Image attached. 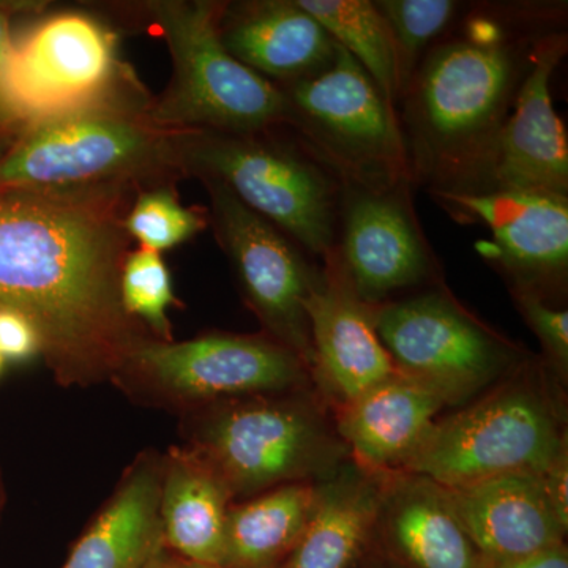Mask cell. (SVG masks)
<instances>
[{"label":"cell","mask_w":568,"mask_h":568,"mask_svg":"<svg viewBox=\"0 0 568 568\" xmlns=\"http://www.w3.org/2000/svg\"><path fill=\"white\" fill-rule=\"evenodd\" d=\"M133 189L0 186V310L33 325L63 387L112 381L152 335L125 312V220Z\"/></svg>","instance_id":"6da1fadb"},{"label":"cell","mask_w":568,"mask_h":568,"mask_svg":"<svg viewBox=\"0 0 568 568\" xmlns=\"http://www.w3.org/2000/svg\"><path fill=\"white\" fill-rule=\"evenodd\" d=\"M551 31L548 17L484 9L436 41L399 99L413 183L477 192L538 40Z\"/></svg>","instance_id":"7a4b0ae2"},{"label":"cell","mask_w":568,"mask_h":568,"mask_svg":"<svg viewBox=\"0 0 568 568\" xmlns=\"http://www.w3.org/2000/svg\"><path fill=\"white\" fill-rule=\"evenodd\" d=\"M151 102L97 104L22 126L0 160V186L142 192L175 185L189 178V132L156 125Z\"/></svg>","instance_id":"3957f363"},{"label":"cell","mask_w":568,"mask_h":568,"mask_svg":"<svg viewBox=\"0 0 568 568\" xmlns=\"http://www.w3.org/2000/svg\"><path fill=\"white\" fill-rule=\"evenodd\" d=\"M182 416L186 447L215 470L234 503L325 480L351 459L315 387L220 399Z\"/></svg>","instance_id":"277c9868"},{"label":"cell","mask_w":568,"mask_h":568,"mask_svg":"<svg viewBox=\"0 0 568 568\" xmlns=\"http://www.w3.org/2000/svg\"><path fill=\"white\" fill-rule=\"evenodd\" d=\"M547 365L525 361L458 413L436 418L405 473L444 488L541 474L568 452L566 414Z\"/></svg>","instance_id":"5b68a950"},{"label":"cell","mask_w":568,"mask_h":568,"mask_svg":"<svg viewBox=\"0 0 568 568\" xmlns=\"http://www.w3.org/2000/svg\"><path fill=\"white\" fill-rule=\"evenodd\" d=\"M274 132H189L186 175L223 183L242 204L325 261L338 239L342 179L304 142L291 144Z\"/></svg>","instance_id":"8992f818"},{"label":"cell","mask_w":568,"mask_h":568,"mask_svg":"<svg viewBox=\"0 0 568 568\" xmlns=\"http://www.w3.org/2000/svg\"><path fill=\"white\" fill-rule=\"evenodd\" d=\"M142 6L173 58V78L148 111L156 125L219 133L264 132L284 125L282 89L224 50L219 33L223 3L155 0Z\"/></svg>","instance_id":"52a82bcc"},{"label":"cell","mask_w":568,"mask_h":568,"mask_svg":"<svg viewBox=\"0 0 568 568\" xmlns=\"http://www.w3.org/2000/svg\"><path fill=\"white\" fill-rule=\"evenodd\" d=\"M278 88L286 99L284 125L343 183L369 190L413 185L395 104L339 44L325 69Z\"/></svg>","instance_id":"ba28073f"},{"label":"cell","mask_w":568,"mask_h":568,"mask_svg":"<svg viewBox=\"0 0 568 568\" xmlns=\"http://www.w3.org/2000/svg\"><path fill=\"white\" fill-rule=\"evenodd\" d=\"M145 405L189 413L220 399L312 388L308 365L267 335L142 338L111 381Z\"/></svg>","instance_id":"9c48e42d"},{"label":"cell","mask_w":568,"mask_h":568,"mask_svg":"<svg viewBox=\"0 0 568 568\" xmlns=\"http://www.w3.org/2000/svg\"><path fill=\"white\" fill-rule=\"evenodd\" d=\"M2 99L10 125L123 102H151L118 39L103 22L77 11L52 14L11 47Z\"/></svg>","instance_id":"30bf717a"},{"label":"cell","mask_w":568,"mask_h":568,"mask_svg":"<svg viewBox=\"0 0 568 568\" xmlns=\"http://www.w3.org/2000/svg\"><path fill=\"white\" fill-rule=\"evenodd\" d=\"M376 334L403 376L466 405L526 361L446 291L373 306Z\"/></svg>","instance_id":"8fae6325"},{"label":"cell","mask_w":568,"mask_h":568,"mask_svg":"<svg viewBox=\"0 0 568 568\" xmlns=\"http://www.w3.org/2000/svg\"><path fill=\"white\" fill-rule=\"evenodd\" d=\"M211 197L216 241L233 265L246 305L264 335L294 351L312 366V338L305 304L323 268L313 267L297 244L242 204L223 183L200 179Z\"/></svg>","instance_id":"7c38bea8"},{"label":"cell","mask_w":568,"mask_h":568,"mask_svg":"<svg viewBox=\"0 0 568 568\" xmlns=\"http://www.w3.org/2000/svg\"><path fill=\"white\" fill-rule=\"evenodd\" d=\"M409 186L369 190L343 183L334 257L366 305L384 304L435 274V261L410 207Z\"/></svg>","instance_id":"4fadbf2b"},{"label":"cell","mask_w":568,"mask_h":568,"mask_svg":"<svg viewBox=\"0 0 568 568\" xmlns=\"http://www.w3.org/2000/svg\"><path fill=\"white\" fill-rule=\"evenodd\" d=\"M459 220L480 222L491 241L478 252L514 280V290L545 297L568 271V197L528 190L432 192Z\"/></svg>","instance_id":"5bb4252c"},{"label":"cell","mask_w":568,"mask_h":568,"mask_svg":"<svg viewBox=\"0 0 568 568\" xmlns=\"http://www.w3.org/2000/svg\"><path fill=\"white\" fill-rule=\"evenodd\" d=\"M566 52V32L551 31L538 40L487 173L473 193L528 190L568 197L567 132L551 99V77Z\"/></svg>","instance_id":"9a60e30c"},{"label":"cell","mask_w":568,"mask_h":568,"mask_svg":"<svg viewBox=\"0 0 568 568\" xmlns=\"http://www.w3.org/2000/svg\"><path fill=\"white\" fill-rule=\"evenodd\" d=\"M312 338V381L328 409L398 375L376 334L373 306L346 282L334 254L305 304Z\"/></svg>","instance_id":"2e32d148"},{"label":"cell","mask_w":568,"mask_h":568,"mask_svg":"<svg viewBox=\"0 0 568 568\" xmlns=\"http://www.w3.org/2000/svg\"><path fill=\"white\" fill-rule=\"evenodd\" d=\"M369 552L387 568H480L440 485L417 474H387Z\"/></svg>","instance_id":"e0dca14e"},{"label":"cell","mask_w":568,"mask_h":568,"mask_svg":"<svg viewBox=\"0 0 568 568\" xmlns=\"http://www.w3.org/2000/svg\"><path fill=\"white\" fill-rule=\"evenodd\" d=\"M444 493L481 559L525 558L566 544L568 526L549 503L544 473L489 478Z\"/></svg>","instance_id":"ac0fdd59"},{"label":"cell","mask_w":568,"mask_h":568,"mask_svg":"<svg viewBox=\"0 0 568 568\" xmlns=\"http://www.w3.org/2000/svg\"><path fill=\"white\" fill-rule=\"evenodd\" d=\"M446 406L435 390L398 373L331 413L355 465L386 476L405 473Z\"/></svg>","instance_id":"d6986e66"},{"label":"cell","mask_w":568,"mask_h":568,"mask_svg":"<svg viewBox=\"0 0 568 568\" xmlns=\"http://www.w3.org/2000/svg\"><path fill=\"white\" fill-rule=\"evenodd\" d=\"M219 33L235 61L276 85L325 69L338 47L297 0L222 6Z\"/></svg>","instance_id":"ffe728a7"},{"label":"cell","mask_w":568,"mask_h":568,"mask_svg":"<svg viewBox=\"0 0 568 568\" xmlns=\"http://www.w3.org/2000/svg\"><path fill=\"white\" fill-rule=\"evenodd\" d=\"M163 455L144 452L123 474L62 568H144L163 545Z\"/></svg>","instance_id":"44dd1931"},{"label":"cell","mask_w":568,"mask_h":568,"mask_svg":"<svg viewBox=\"0 0 568 568\" xmlns=\"http://www.w3.org/2000/svg\"><path fill=\"white\" fill-rule=\"evenodd\" d=\"M233 496L190 447L163 455L160 521L164 547L186 562L222 567L227 510Z\"/></svg>","instance_id":"7402d4cb"},{"label":"cell","mask_w":568,"mask_h":568,"mask_svg":"<svg viewBox=\"0 0 568 568\" xmlns=\"http://www.w3.org/2000/svg\"><path fill=\"white\" fill-rule=\"evenodd\" d=\"M386 476L349 459L334 476L317 481L315 510L286 568L354 566L368 548Z\"/></svg>","instance_id":"603a6c76"},{"label":"cell","mask_w":568,"mask_h":568,"mask_svg":"<svg viewBox=\"0 0 568 568\" xmlns=\"http://www.w3.org/2000/svg\"><path fill=\"white\" fill-rule=\"evenodd\" d=\"M317 481H295L231 504L224 568H276L291 558L312 519Z\"/></svg>","instance_id":"cb8c5ba5"},{"label":"cell","mask_w":568,"mask_h":568,"mask_svg":"<svg viewBox=\"0 0 568 568\" xmlns=\"http://www.w3.org/2000/svg\"><path fill=\"white\" fill-rule=\"evenodd\" d=\"M372 77L388 102H399V73L394 39L383 14L369 0H297Z\"/></svg>","instance_id":"d4e9b609"},{"label":"cell","mask_w":568,"mask_h":568,"mask_svg":"<svg viewBox=\"0 0 568 568\" xmlns=\"http://www.w3.org/2000/svg\"><path fill=\"white\" fill-rule=\"evenodd\" d=\"M394 39L399 73V99L426 52L443 39L462 11L454 0H377Z\"/></svg>","instance_id":"484cf974"},{"label":"cell","mask_w":568,"mask_h":568,"mask_svg":"<svg viewBox=\"0 0 568 568\" xmlns=\"http://www.w3.org/2000/svg\"><path fill=\"white\" fill-rule=\"evenodd\" d=\"M207 226V216L185 207L179 201L175 185L142 190L134 196L126 215V233L141 248L162 253L185 244Z\"/></svg>","instance_id":"4316f807"},{"label":"cell","mask_w":568,"mask_h":568,"mask_svg":"<svg viewBox=\"0 0 568 568\" xmlns=\"http://www.w3.org/2000/svg\"><path fill=\"white\" fill-rule=\"evenodd\" d=\"M122 305L155 338L171 342L168 310L174 304L173 282L162 254L140 248L130 252L121 278Z\"/></svg>","instance_id":"83f0119b"},{"label":"cell","mask_w":568,"mask_h":568,"mask_svg":"<svg viewBox=\"0 0 568 568\" xmlns=\"http://www.w3.org/2000/svg\"><path fill=\"white\" fill-rule=\"evenodd\" d=\"M515 302L526 323L540 339L545 353V365L559 379H567L568 373V312L552 308L547 298L514 290Z\"/></svg>","instance_id":"f1b7e54d"},{"label":"cell","mask_w":568,"mask_h":568,"mask_svg":"<svg viewBox=\"0 0 568 568\" xmlns=\"http://www.w3.org/2000/svg\"><path fill=\"white\" fill-rule=\"evenodd\" d=\"M41 353V343L33 325L24 316L0 310V355L6 362H28Z\"/></svg>","instance_id":"f546056e"},{"label":"cell","mask_w":568,"mask_h":568,"mask_svg":"<svg viewBox=\"0 0 568 568\" xmlns=\"http://www.w3.org/2000/svg\"><path fill=\"white\" fill-rule=\"evenodd\" d=\"M480 568H568L567 544L525 556V558L487 560L481 559Z\"/></svg>","instance_id":"4dcf8cb0"},{"label":"cell","mask_w":568,"mask_h":568,"mask_svg":"<svg viewBox=\"0 0 568 568\" xmlns=\"http://www.w3.org/2000/svg\"><path fill=\"white\" fill-rule=\"evenodd\" d=\"M545 488H547L549 503L555 507L556 514L564 525L568 526V452L544 473Z\"/></svg>","instance_id":"1f68e13d"},{"label":"cell","mask_w":568,"mask_h":568,"mask_svg":"<svg viewBox=\"0 0 568 568\" xmlns=\"http://www.w3.org/2000/svg\"><path fill=\"white\" fill-rule=\"evenodd\" d=\"M26 9H28V6L20 7L17 6V3L6 6V3H0V122L2 123H9L6 118V110H3L2 82L7 62H9L11 47H13V39H11V17H13L18 10Z\"/></svg>","instance_id":"d6a6232c"},{"label":"cell","mask_w":568,"mask_h":568,"mask_svg":"<svg viewBox=\"0 0 568 568\" xmlns=\"http://www.w3.org/2000/svg\"><path fill=\"white\" fill-rule=\"evenodd\" d=\"M144 568H189V562L182 559L181 556L175 555L171 549L164 547L163 544L162 547L153 552L152 558L148 560Z\"/></svg>","instance_id":"836d02e7"},{"label":"cell","mask_w":568,"mask_h":568,"mask_svg":"<svg viewBox=\"0 0 568 568\" xmlns=\"http://www.w3.org/2000/svg\"><path fill=\"white\" fill-rule=\"evenodd\" d=\"M18 133H20V129H17V126L0 122V160L9 152L11 144L17 140Z\"/></svg>","instance_id":"e575fe53"},{"label":"cell","mask_w":568,"mask_h":568,"mask_svg":"<svg viewBox=\"0 0 568 568\" xmlns=\"http://www.w3.org/2000/svg\"><path fill=\"white\" fill-rule=\"evenodd\" d=\"M349 568H387L384 566L383 562H381L379 559H376L375 556L372 555V552L366 549L364 555L358 558L357 562L354 564V566H351Z\"/></svg>","instance_id":"d590c367"},{"label":"cell","mask_w":568,"mask_h":568,"mask_svg":"<svg viewBox=\"0 0 568 568\" xmlns=\"http://www.w3.org/2000/svg\"><path fill=\"white\" fill-rule=\"evenodd\" d=\"M7 504L6 480H3L2 467H0V523H2L3 510Z\"/></svg>","instance_id":"8d00e7d4"},{"label":"cell","mask_w":568,"mask_h":568,"mask_svg":"<svg viewBox=\"0 0 568 568\" xmlns=\"http://www.w3.org/2000/svg\"><path fill=\"white\" fill-rule=\"evenodd\" d=\"M189 568H224V567H219V566H201V564L189 562ZM276 568H286V564H284V566H282V567H276Z\"/></svg>","instance_id":"74e56055"},{"label":"cell","mask_w":568,"mask_h":568,"mask_svg":"<svg viewBox=\"0 0 568 568\" xmlns=\"http://www.w3.org/2000/svg\"><path fill=\"white\" fill-rule=\"evenodd\" d=\"M3 366H6V358L0 355V375H2Z\"/></svg>","instance_id":"f35d334b"}]
</instances>
